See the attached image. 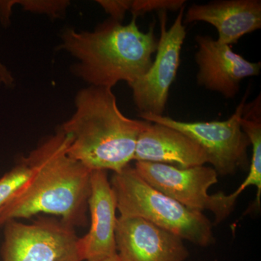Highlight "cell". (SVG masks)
<instances>
[{
  "label": "cell",
  "instance_id": "6da1fadb",
  "mask_svg": "<svg viewBox=\"0 0 261 261\" xmlns=\"http://www.w3.org/2000/svg\"><path fill=\"white\" fill-rule=\"evenodd\" d=\"M70 140L59 128L25 157L32 175L0 207V228L42 214L58 216L74 228L87 225L92 171L68 155Z\"/></svg>",
  "mask_w": 261,
  "mask_h": 261
},
{
  "label": "cell",
  "instance_id": "7a4b0ae2",
  "mask_svg": "<svg viewBox=\"0 0 261 261\" xmlns=\"http://www.w3.org/2000/svg\"><path fill=\"white\" fill-rule=\"evenodd\" d=\"M154 23L147 32L135 17L126 25L110 18L90 32L66 27L58 49L76 60L71 67L75 76L89 86L113 89L120 82L133 83L150 68L159 42Z\"/></svg>",
  "mask_w": 261,
  "mask_h": 261
},
{
  "label": "cell",
  "instance_id": "3957f363",
  "mask_svg": "<svg viewBox=\"0 0 261 261\" xmlns=\"http://www.w3.org/2000/svg\"><path fill=\"white\" fill-rule=\"evenodd\" d=\"M75 111L60 128L70 137L68 154L91 171L118 173L134 161L148 121L121 112L112 89L89 86L77 92Z\"/></svg>",
  "mask_w": 261,
  "mask_h": 261
},
{
  "label": "cell",
  "instance_id": "277c9868",
  "mask_svg": "<svg viewBox=\"0 0 261 261\" xmlns=\"http://www.w3.org/2000/svg\"><path fill=\"white\" fill-rule=\"evenodd\" d=\"M110 181L120 216L142 218L198 246L215 243L212 223L205 215L150 186L130 165Z\"/></svg>",
  "mask_w": 261,
  "mask_h": 261
},
{
  "label": "cell",
  "instance_id": "5b68a950",
  "mask_svg": "<svg viewBox=\"0 0 261 261\" xmlns=\"http://www.w3.org/2000/svg\"><path fill=\"white\" fill-rule=\"evenodd\" d=\"M247 97L246 92L234 113L226 121L185 122L163 115L139 116L144 121L171 127L188 136L204 149L218 175L227 176L248 164L247 149L250 142L240 123Z\"/></svg>",
  "mask_w": 261,
  "mask_h": 261
},
{
  "label": "cell",
  "instance_id": "8992f818",
  "mask_svg": "<svg viewBox=\"0 0 261 261\" xmlns=\"http://www.w3.org/2000/svg\"><path fill=\"white\" fill-rule=\"evenodd\" d=\"M3 228V261H83L75 228L61 219L40 217L29 224L12 220Z\"/></svg>",
  "mask_w": 261,
  "mask_h": 261
},
{
  "label": "cell",
  "instance_id": "52a82bcc",
  "mask_svg": "<svg viewBox=\"0 0 261 261\" xmlns=\"http://www.w3.org/2000/svg\"><path fill=\"white\" fill-rule=\"evenodd\" d=\"M139 175L150 186L191 210L210 211L215 224L222 222L231 214L232 207L224 193L211 195L208 190L218 182L214 168L203 166L179 168L163 163H135Z\"/></svg>",
  "mask_w": 261,
  "mask_h": 261
},
{
  "label": "cell",
  "instance_id": "ba28073f",
  "mask_svg": "<svg viewBox=\"0 0 261 261\" xmlns=\"http://www.w3.org/2000/svg\"><path fill=\"white\" fill-rule=\"evenodd\" d=\"M185 9V6L178 10L177 17L168 29L166 11H160L161 37L155 58L147 73L128 84L140 114L163 116L166 111L170 88L177 75L181 48L186 37L183 21Z\"/></svg>",
  "mask_w": 261,
  "mask_h": 261
},
{
  "label": "cell",
  "instance_id": "9c48e42d",
  "mask_svg": "<svg viewBox=\"0 0 261 261\" xmlns=\"http://www.w3.org/2000/svg\"><path fill=\"white\" fill-rule=\"evenodd\" d=\"M195 42L197 81L200 87L231 99L240 91L242 81L260 74L261 62L247 61L231 46L220 44L210 36H197Z\"/></svg>",
  "mask_w": 261,
  "mask_h": 261
},
{
  "label": "cell",
  "instance_id": "30bf717a",
  "mask_svg": "<svg viewBox=\"0 0 261 261\" xmlns=\"http://www.w3.org/2000/svg\"><path fill=\"white\" fill-rule=\"evenodd\" d=\"M185 240L142 218L118 217L117 255L122 261H185Z\"/></svg>",
  "mask_w": 261,
  "mask_h": 261
},
{
  "label": "cell",
  "instance_id": "8fae6325",
  "mask_svg": "<svg viewBox=\"0 0 261 261\" xmlns=\"http://www.w3.org/2000/svg\"><path fill=\"white\" fill-rule=\"evenodd\" d=\"M88 211L90 227L80 238L82 260L101 261L117 255V202L107 171H92Z\"/></svg>",
  "mask_w": 261,
  "mask_h": 261
},
{
  "label": "cell",
  "instance_id": "7c38bea8",
  "mask_svg": "<svg viewBox=\"0 0 261 261\" xmlns=\"http://www.w3.org/2000/svg\"><path fill=\"white\" fill-rule=\"evenodd\" d=\"M184 23L205 22L217 30L220 44H237L246 34L261 28L260 0H217L193 4L184 15Z\"/></svg>",
  "mask_w": 261,
  "mask_h": 261
},
{
  "label": "cell",
  "instance_id": "4fadbf2b",
  "mask_svg": "<svg viewBox=\"0 0 261 261\" xmlns=\"http://www.w3.org/2000/svg\"><path fill=\"white\" fill-rule=\"evenodd\" d=\"M134 161L179 168L209 163L204 149L188 136L171 127L149 121L139 136Z\"/></svg>",
  "mask_w": 261,
  "mask_h": 261
},
{
  "label": "cell",
  "instance_id": "5bb4252c",
  "mask_svg": "<svg viewBox=\"0 0 261 261\" xmlns=\"http://www.w3.org/2000/svg\"><path fill=\"white\" fill-rule=\"evenodd\" d=\"M242 128L250 140L252 147V159L250 169L245 181L229 194L228 197L236 203L239 196L249 187H255L257 190V207H260L261 197V97L257 95L253 101L245 103L241 121Z\"/></svg>",
  "mask_w": 261,
  "mask_h": 261
},
{
  "label": "cell",
  "instance_id": "9a60e30c",
  "mask_svg": "<svg viewBox=\"0 0 261 261\" xmlns=\"http://www.w3.org/2000/svg\"><path fill=\"white\" fill-rule=\"evenodd\" d=\"M32 173V168L23 158L15 167L0 178V207L16 193Z\"/></svg>",
  "mask_w": 261,
  "mask_h": 261
},
{
  "label": "cell",
  "instance_id": "2e32d148",
  "mask_svg": "<svg viewBox=\"0 0 261 261\" xmlns=\"http://www.w3.org/2000/svg\"><path fill=\"white\" fill-rule=\"evenodd\" d=\"M185 0H132L130 12L137 18L149 12L177 11L185 6Z\"/></svg>",
  "mask_w": 261,
  "mask_h": 261
},
{
  "label": "cell",
  "instance_id": "e0dca14e",
  "mask_svg": "<svg viewBox=\"0 0 261 261\" xmlns=\"http://www.w3.org/2000/svg\"><path fill=\"white\" fill-rule=\"evenodd\" d=\"M16 4L21 5L24 10L32 13L49 15L51 18H60L64 15L69 6L68 1H44V0H25L16 1Z\"/></svg>",
  "mask_w": 261,
  "mask_h": 261
},
{
  "label": "cell",
  "instance_id": "ac0fdd59",
  "mask_svg": "<svg viewBox=\"0 0 261 261\" xmlns=\"http://www.w3.org/2000/svg\"><path fill=\"white\" fill-rule=\"evenodd\" d=\"M132 0H98L97 3L111 15V18L121 22L125 15L130 11Z\"/></svg>",
  "mask_w": 261,
  "mask_h": 261
},
{
  "label": "cell",
  "instance_id": "d6986e66",
  "mask_svg": "<svg viewBox=\"0 0 261 261\" xmlns=\"http://www.w3.org/2000/svg\"><path fill=\"white\" fill-rule=\"evenodd\" d=\"M0 84L7 87H13L15 84L14 78L5 65L0 61Z\"/></svg>",
  "mask_w": 261,
  "mask_h": 261
},
{
  "label": "cell",
  "instance_id": "ffe728a7",
  "mask_svg": "<svg viewBox=\"0 0 261 261\" xmlns=\"http://www.w3.org/2000/svg\"><path fill=\"white\" fill-rule=\"evenodd\" d=\"M101 261H122L118 255H114V256L108 257L107 259Z\"/></svg>",
  "mask_w": 261,
  "mask_h": 261
}]
</instances>
